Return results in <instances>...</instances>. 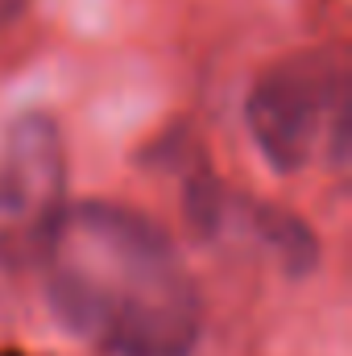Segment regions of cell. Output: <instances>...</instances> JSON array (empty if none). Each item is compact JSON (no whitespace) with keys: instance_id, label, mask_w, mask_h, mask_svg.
Wrapping results in <instances>:
<instances>
[{"instance_id":"277c9868","label":"cell","mask_w":352,"mask_h":356,"mask_svg":"<svg viewBox=\"0 0 352 356\" xmlns=\"http://www.w3.org/2000/svg\"><path fill=\"white\" fill-rule=\"evenodd\" d=\"M25 4H29V0H0V29H4L8 21H17Z\"/></svg>"},{"instance_id":"7a4b0ae2","label":"cell","mask_w":352,"mask_h":356,"mask_svg":"<svg viewBox=\"0 0 352 356\" xmlns=\"http://www.w3.org/2000/svg\"><path fill=\"white\" fill-rule=\"evenodd\" d=\"M245 120H249L253 145L278 175L303 170L328 133L344 154L349 95H344L340 67L323 50H303L273 63L249 91Z\"/></svg>"},{"instance_id":"3957f363","label":"cell","mask_w":352,"mask_h":356,"mask_svg":"<svg viewBox=\"0 0 352 356\" xmlns=\"http://www.w3.org/2000/svg\"><path fill=\"white\" fill-rule=\"evenodd\" d=\"M67 154L50 116H21L0 149V269L42 266L67 216Z\"/></svg>"},{"instance_id":"6da1fadb","label":"cell","mask_w":352,"mask_h":356,"mask_svg":"<svg viewBox=\"0 0 352 356\" xmlns=\"http://www.w3.org/2000/svg\"><path fill=\"white\" fill-rule=\"evenodd\" d=\"M58 319L108 356H191L203 298L175 241L120 203L67 207L46 257Z\"/></svg>"}]
</instances>
